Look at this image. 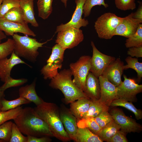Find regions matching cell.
Wrapping results in <instances>:
<instances>
[{"label":"cell","mask_w":142,"mask_h":142,"mask_svg":"<svg viewBox=\"0 0 142 142\" xmlns=\"http://www.w3.org/2000/svg\"><path fill=\"white\" fill-rule=\"evenodd\" d=\"M124 80L118 86L116 87L118 98H120L133 102H137L136 95L142 92V85L137 83L135 80L128 78L123 75Z\"/></svg>","instance_id":"9c48e42d"},{"label":"cell","mask_w":142,"mask_h":142,"mask_svg":"<svg viewBox=\"0 0 142 142\" xmlns=\"http://www.w3.org/2000/svg\"><path fill=\"white\" fill-rule=\"evenodd\" d=\"M84 38L81 30L69 27L58 32L55 42L66 49L77 46Z\"/></svg>","instance_id":"ba28073f"},{"label":"cell","mask_w":142,"mask_h":142,"mask_svg":"<svg viewBox=\"0 0 142 142\" xmlns=\"http://www.w3.org/2000/svg\"><path fill=\"white\" fill-rule=\"evenodd\" d=\"M13 120L22 133L27 136L54 137L47 123L37 115L33 108H23Z\"/></svg>","instance_id":"6da1fadb"},{"label":"cell","mask_w":142,"mask_h":142,"mask_svg":"<svg viewBox=\"0 0 142 142\" xmlns=\"http://www.w3.org/2000/svg\"><path fill=\"white\" fill-rule=\"evenodd\" d=\"M3 1V0H0V6L2 2Z\"/></svg>","instance_id":"681fc988"},{"label":"cell","mask_w":142,"mask_h":142,"mask_svg":"<svg viewBox=\"0 0 142 142\" xmlns=\"http://www.w3.org/2000/svg\"><path fill=\"white\" fill-rule=\"evenodd\" d=\"M116 7L122 11L133 10L136 8L135 0H114Z\"/></svg>","instance_id":"ab89813d"},{"label":"cell","mask_w":142,"mask_h":142,"mask_svg":"<svg viewBox=\"0 0 142 142\" xmlns=\"http://www.w3.org/2000/svg\"><path fill=\"white\" fill-rule=\"evenodd\" d=\"M121 127L113 120L101 128L97 134L103 141L107 142L120 130Z\"/></svg>","instance_id":"cb8c5ba5"},{"label":"cell","mask_w":142,"mask_h":142,"mask_svg":"<svg viewBox=\"0 0 142 142\" xmlns=\"http://www.w3.org/2000/svg\"><path fill=\"white\" fill-rule=\"evenodd\" d=\"M27 142H50L52 141V139L47 136L41 137L28 135L27 136Z\"/></svg>","instance_id":"ee69618b"},{"label":"cell","mask_w":142,"mask_h":142,"mask_svg":"<svg viewBox=\"0 0 142 142\" xmlns=\"http://www.w3.org/2000/svg\"><path fill=\"white\" fill-rule=\"evenodd\" d=\"M133 13L123 17L121 22L117 26L114 36L118 35L128 38L137 31L139 24L142 21L133 17Z\"/></svg>","instance_id":"9a60e30c"},{"label":"cell","mask_w":142,"mask_h":142,"mask_svg":"<svg viewBox=\"0 0 142 142\" xmlns=\"http://www.w3.org/2000/svg\"><path fill=\"white\" fill-rule=\"evenodd\" d=\"M2 18L13 22L27 24L24 21L23 12L20 6L11 9L5 14Z\"/></svg>","instance_id":"4316f807"},{"label":"cell","mask_w":142,"mask_h":142,"mask_svg":"<svg viewBox=\"0 0 142 142\" xmlns=\"http://www.w3.org/2000/svg\"><path fill=\"white\" fill-rule=\"evenodd\" d=\"M109 107L102 103L99 99L93 100L91 99L88 110L83 118H95L103 111H109Z\"/></svg>","instance_id":"484cf974"},{"label":"cell","mask_w":142,"mask_h":142,"mask_svg":"<svg viewBox=\"0 0 142 142\" xmlns=\"http://www.w3.org/2000/svg\"><path fill=\"white\" fill-rule=\"evenodd\" d=\"M34 109L37 115L47 123L54 137L63 142L71 140L61 121L59 109L55 104L44 101Z\"/></svg>","instance_id":"7a4b0ae2"},{"label":"cell","mask_w":142,"mask_h":142,"mask_svg":"<svg viewBox=\"0 0 142 142\" xmlns=\"http://www.w3.org/2000/svg\"><path fill=\"white\" fill-rule=\"evenodd\" d=\"M91 57L83 55L75 62L69 65L70 69L74 78V83L82 91L85 89V83L87 75L91 68Z\"/></svg>","instance_id":"52a82bcc"},{"label":"cell","mask_w":142,"mask_h":142,"mask_svg":"<svg viewBox=\"0 0 142 142\" xmlns=\"http://www.w3.org/2000/svg\"><path fill=\"white\" fill-rule=\"evenodd\" d=\"M53 0H38V16L44 19L48 18L52 11Z\"/></svg>","instance_id":"83f0119b"},{"label":"cell","mask_w":142,"mask_h":142,"mask_svg":"<svg viewBox=\"0 0 142 142\" xmlns=\"http://www.w3.org/2000/svg\"><path fill=\"white\" fill-rule=\"evenodd\" d=\"M97 5H102L105 8L108 6V4L105 2L104 0H86L83 7V13L84 17L88 16L90 14L92 8Z\"/></svg>","instance_id":"d590c367"},{"label":"cell","mask_w":142,"mask_h":142,"mask_svg":"<svg viewBox=\"0 0 142 142\" xmlns=\"http://www.w3.org/2000/svg\"><path fill=\"white\" fill-rule=\"evenodd\" d=\"M108 111H103L94 118L96 122L101 129L114 120Z\"/></svg>","instance_id":"f35d334b"},{"label":"cell","mask_w":142,"mask_h":142,"mask_svg":"<svg viewBox=\"0 0 142 142\" xmlns=\"http://www.w3.org/2000/svg\"><path fill=\"white\" fill-rule=\"evenodd\" d=\"M127 54L132 57L137 58L142 57V46L139 47H133L129 48Z\"/></svg>","instance_id":"7bdbcfd3"},{"label":"cell","mask_w":142,"mask_h":142,"mask_svg":"<svg viewBox=\"0 0 142 142\" xmlns=\"http://www.w3.org/2000/svg\"><path fill=\"white\" fill-rule=\"evenodd\" d=\"M86 0H75L76 8L72 19L68 22L62 24L57 27L55 32L61 31L69 27L79 29L81 27H86L88 24L87 20L82 18L83 7Z\"/></svg>","instance_id":"7c38bea8"},{"label":"cell","mask_w":142,"mask_h":142,"mask_svg":"<svg viewBox=\"0 0 142 142\" xmlns=\"http://www.w3.org/2000/svg\"><path fill=\"white\" fill-rule=\"evenodd\" d=\"M125 45L126 48L142 46V24H139L136 31L134 34L127 38Z\"/></svg>","instance_id":"f546056e"},{"label":"cell","mask_w":142,"mask_h":142,"mask_svg":"<svg viewBox=\"0 0 142 142\" xmlns=\"http://www.w3.org/2000/svg\"><path fill=\"white\" fill-rule=\"evenodd\" d=\"M127 134L120 130L111 138L107 141V142H128L126 138Z\"/></svg>","instance_id":"b9f144b4"},{"label":"cell","mask_w":142,"mask_h":142,"mask_svg":"<svg viewBox=\"0 0 142 142\" xmlns=\"http://www.w3.org/2000/svg\"><path fill=\"white\" fill-rule=\"evenodd\" d=\"M91 99L88 97L82 98L70 104L69 109L77 120L83 118L87 113Z\"/></svg>","instance_id":"ffe728a7"},{"label":"cell","mask_w":142,"mask_h":142,"mask_svg":"<svg viewBox=\"0 0 142 142\" xmlns=\"http://www.w3.org/2000/svg\"><path fill=\"white\" fill-rule=\"evenodd\" d=\"M14 42L13 39L8 38L7 41L0 43V59L7 57L13 51Z\"/></svg>","instance_id":"e575fe53"},{"label":"cell","mask_w":142,"mask_h":142,"mask_svg":"<svg viewBox=\"0 0 142 142\" xmlns=\"http://www.w3.org/2000/svg\"><path fill=\"white\" fill-rule=\"evenodd\" d=\"M19 64H24L29 65L20 59L13 51L10 58L7 57L0 59V79L5 83L11 77V72L15 65Z\"/></svg>","instance_id":"ac0fdd59"},{"label":"cell","mask_w":142,"mask_h":142,"mask_svg":"<svg viewBox=\"0 0 142 142\" xmlns=\"http://www.w3.org/2000/svg\"><path fill=\"white\" fill-rule=\"evenodd\" d=\"M19 6V0H3L0 6V18H2L11 9Z\"/></svg>","instance_id":"8d00e7d4"},{"label":"cell","mask_w":142,"mask_h":142,"mask_svg":"<svg viewBox=\"0 0 142 142\" xmlns=\"http://www.w3.org/2000/svg\"><path fill=\"white\" fill-rule=\"evenodd\" d=\"M110 106L112 107L117 106L123 107L133 113L137 120L141 119L142 118V110L136 108L131 102L120 98H117L112 101Z\"/></svg>","instance_id":"d4e9b609"},{"label":"cell","mask_w":142,"mask_h":142,"mask_svg":"<svg viewBox=\"0 0 142 142\" xmlns=\"http://www.w3.org/2000/svg\"><path fill=\"white\" fill-rule=\"evenodd\" d=\"M36 80L29 85L21 87L19 89V97H22L31 102H33L37 106L42 104L44 100L39 97L36 90Z\"/></svg>","instance_id":"7402d4cb"},{"label":"cell","mask_w":142,"mask_h":142,"mask_svg":"<svg viewBox=\"0 0 142 142\" xmlns=\"http://www.w3.org/2000/svg\"><path fill=\"white\" fill-rule=\"evenodd\" d=\"M6 38V35L3 31L0 29V43H1V40L4 39Z\"/></svg>","instance_id":"bcb514c9"},{"label":"cell","mask_w":142,"mask_h":142,"mask_svg":"<svg viewBox=\"0 0 142 142\" xmlns=\"http://www.w3.org/2000/svg\"><path fill=\"white\" fill-rule=\"evenodd\" d=\"M74 141L76 142H103L97 135L87 128H78Z\"/></svg>","instance_id":"603a6c76"},{"label":"cell","mask_w":142,"mask_h":142,"mask_svg":"<svg viewBox=\"0 0 142 142\" xmlns=\"http://www.w3.org/2000/svg\"><path fill=\"white\" fill-rule=\"evenodd\" d=\"M109 112L114 121L120 127V130L126 134L131 132L139 133L142 126L134 119L126 116L122 110L113 107Z\"/></svg>","instance_id":"30bf717a"},{"label":"cell","mask_w":142,"mask_h":142,"mask_svg":"<svg viewBox=\"0 0 142 142\" xmlns=\"http://www.w3.org/2000/svg\"><path fill=\"white\" fill-rule=\"evenodd\" d=\"M61 1L64 4L65 7H66L67 6V3L68 0H61Z\"/></svg>","instance_id":"c3c4849f"},{"label":"cell","mask_w":142,"mask_h":142,"mask_svg":"<svg viewBox=\"0 0 142 142\" xmlns=\"http://www.w3.org/2000/svg\"><path fill=\"white\" fill-rule=\"evenodd\" d=\"M124 65L120 58L116 59L107 67L102 75L117 87L122 82L121 77L124 70Z\"/></svg>","instance_id":"5bb4252c"},{"label":"cell","mask_w":142,"mask_h":142,"mask_svg":"<svg viewBox=\"0 0 142 142\" xmlns=\"http://www.w3.org/2000/svg\"><path fill=\"white\" fill-rule=\"evenodd\" d=\"M87 96L93 100H98L100 97V87L98 78L89 71L85 83L84 92Z\"/></svg>","instance_id":"d6986e66"},{"label":"cell","mask_w":142,"mask_h":142,"mask_svg":"<svg viewBox=\"0 0 142 142\" xmlns=\"http://www.w3.org/2000/svg\"><path fill=\"white\" fill-rule=\"evenodd\" d=\"M100 87V97L99 100L103 103L110 106L111 103L118 98L116 87L102 75L98 77Z\"/></svg>","instance_id":"2e32d148"},{"label":"cell","mask_w":142,"mask_h":142,"mask_svg":"<svg viewBox=\"0 0 142 142\" xmlns=\"http://www.w3.org/2000/svg\"><path fill=\"white\" fill-rule=\"evenodd\" d=\"M122 18L110 12L100 16L95 22L94 26L98 37L106 39L111 38L114 36L116 28Z\"/></svg>","instance_id":"5b68a950"},{"label":"cell","mask_w":142,"mask_h":142,"mask_svg":"<svg viewBox=\"0 0 142 142\" xmlns=\"http://www.w3.org/2000/svg\"><path fill=\"white\" fill-rule=\"evenodd\" d=\"M65 50L58 44L53 47L51 54L47 60V64L40 71L45 79H51L58 74V69H61L62 67Z\"/></svg>","instance_id":"8992f818"},{"label":"cell","mask_w":142,"mask_h":142,"mask_svg":"<svg viewBox=\"0 0 142 142\" xmlns=\"http://www.w3.org/2000/svg\"><path fill=\"white\" fill-rule=\"evenodd\" d=\"M23 108L19 106L5 111H0V125L9 120H13L20 114Z\"/></svg>","instance_id":"d6a6232c"},{"label":"cell","mask_w":142,"mask_h":142,"mask_svg":"<svg viewBox=\"0 0 142 142\" xmlns=\"http://www.w3.org/2000/svg\"><path fill=\"white\" fill-rule=\"evenodd\" d=\"M31 102L24 98L19 97L15 100H8L4 98L1 100L2 108L1 111H7L14 109L23 104L30 103Z\"/></svg>","instance_id":"4dcf8cb0"},{"label":"cell","mask_w":142,"mask_h":142,"mask_svg":"<svg viewBox=\"0 0 142 142\" xmlns=\"http://www.w3.org/2000/svg\"><path fill=\"white\" fill-rule=\"evenodd\" d=\"M72 74L70 69H64L51 79L49 86L60 90L63 94L64 100L67 104L80 98L88 97L73 82Z\"/></svg>","instance_id":"3957f363"},{"label":"cell","mask_w":142,"mask_h":142,"mask_svg":"<svg viewBox=\"0 0 142 142\" xmlns=\"http://www.w3.org/2000/svg\"><path fill=\"white\" fill-rule=\"evenodd\" d=\"M77 124L78 128H87L96 135L101 129L93 117H84L78 120Z\"/></svg>","instance_id":"f1b7e54d"},{"label":"cell","mask_w":142,"mask_h":142,"mask_svg":"<svg viewBox=\"0 0 142 142\" xmlns=\"http://www.w3.org/2000/svg\"><path fill=\"white\" fill-rule=\"evenodd\" d=\"M27 137L22 134L17 125L13 123L11 128V137L9 142H27Z\"/></svg>","instance_id":"74e56055"},{"label":"cell","mask_w":142,"mask_h":142,"mask_svg":"<svg viewBox=\"0 0 142 142\" xmlns=\"http://www.w3.org/2000/svg\"><path fill=\"white\" fill-rule=\"evenodd\" d=\"M0 29L4 31L6 36H12L15 33H20L28 36H36L28 24L13 22L3 18H0Z\"/></svg>","instance_id":"e0dca14e"},{"label":"cell","mask_w":142,"mask_h":142,"mask_svg":"<svg viewBox=\"0 0 142 142\" xmlns=\"http://www.w3.org/2000/svg\"><path fill=\"white\" fill-rule=\"evenodd\" d=\"M20 7L23 15L25 22L30 23L34 27L39 26L34 16V0H19Z\"/></svg>","instance_id":"44dd1931"},{"label":"cell","mask_w":142,"mask_h":142,"mask_svg":"<svg viewBox=\"0 0 142 142\" xmlns=\"http://www.w3.org/2000/svg\"><path fill=\"white\" fill-rule=\"evenodd\" d=\"M125 61L127 64L124 65V70L131 68L134 70L137 73L138 80L139 82L142 78V63L138 61L137 58H133L130 56L127 57Z\"/></svg>","instance_id":"1f68e13d"},{"label":"cell","mask_w":142,"mask_h":142,"mask_svg":"<svg viewBox=\"0 0 142 142\" xmlns=\"http://www.w3.org/2000/svg\"><path fill=\"white\" fill-rule=\"evenodd\" d=\"M61 121L71 140H74L78 129L77 119L70 111L63 105L59 109Z\"/></svg>","instance_id":"4fadbf2b"},{"label":"cell","mask_w":142,"mask_h":142,"mask_svg":"<svg viewBox=\"0 0 142 142\" xmlns=\"http://www.w3.org/2000/svg\"><path fill=\"white\" fill-rule=\"evenodd\" d=\"M13 123L7 121L0 125V142H9Z\"/></svg>","instance_id":"836d02e7"},{"label":"cell","mask_w":142,"mask_h":142,"mask_svg":"<svg viewBox=\"0 0 142 142\" xmlns=\"http://www.w3.org/2000/svg\"><path fill=\"white\" fill-rule=\"evenodd\" d=\"M139 3L138 8L136 11L133 13V17L142 21V3L141 1H138Z\"/></svg>","instance_id":"f6af8a7d"},{"label":"cell","mask_w":142,"mask_h":142,"mask_svg":"<svg viewBox=\"0 0 142 142\" xmlns=\"http://www.w3.org/2000/svg\"><path fill=\"white\" fill-rule=\"evenodd\" d=\"M27 79L25 78L15 79L11 77L8 80L4 83L0 87V92H4V91L8 88L12 87L19 86L26 83Z\"/></svg>","instance_id":"60d3db41"},{"label":"cell","mask_w":142,"mask_h":142,"mask_svg":"<svg viewBox=\"0 0 142 142\" xmlns=\"http://www.w3.org/2000/svg\"><path fill=\"white\" fill-rule=\"evenodd\" d=\"M4 92H0V111H1V109L2 106L1 103V100L4 97Z\"/></svg>","instance_id":"7dc6e473"},{"label":"cell","mask_w":142,"mask_h":142,"mask_svg":"<svg viewBox=\"0 0 142 142\" xmlns=\"http://www.w3.org/2000/svg\"><path fill=\"white\" fill-rule=\"evenodd\" d=\"M91 45L93 49V55L91 58V66L89 71L98 78L102 75L107 67L116 58L100 52L93 41H91Z\"/></svg>","instance_id":"8fae6325"},{"label":"cell","mask_w":142,"mask_h":142,"mask_svg":"<svg viewBox=\"0 0 142 142\" xmlns=\"http://www.w3.org/2000/svg\"><path fill=\"white\" fill-rule=\"evenodd\" d=\"M14 42V52L18 57H23L28 61L34 62L36 60L39 52V48L42 47L48 40L43 43L38 42L35 38L27 35L22 36L17 33L12 36Z\"/></svg>","instance_id":"277c9868"}]
</instances>
